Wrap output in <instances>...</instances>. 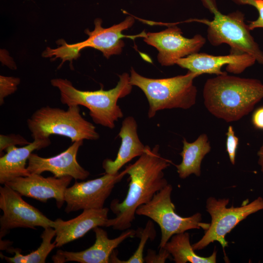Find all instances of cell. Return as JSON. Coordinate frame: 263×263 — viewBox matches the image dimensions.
Listing matches in <instances>:
<instances>
[{
  "mask_svg": "<svg viewBox=\"0 0 263 263\" xmlns=\"http://www.w3.org/2000/svg\"><path fill=\"white\" fill-rule=\"evenodd\" d=\"M56 236V231L52 227L44 228L41 235L42 239L40 246L30 253L23 255L21 254V249L18 248L8 249L15 255L12 257H9L0 254L1 258H4L10 263H44L46 259L51 251L56 247V242L51 243L53 238Z\"/></svg>",
  "mask_w": 263,
  "mask_h": 263,
  "instance_id": "7402d4cb",
  "label": "cell"
},
{
  "mask_svg": "<svg viewBox=\"0 0 263 263\" xmlns=\"http://www.w3.org/2000/svg\"><path fill=\"white\" fill-rule=\"evenodd\" d=\"M130 80L129 74L124 73L119 76V81L114 88L109 90L101 88L94 91L79 90L66 79L54 78L51 83L59 90L60 102L63 104L84 106L89 109L94 123L113 129L115 122L123 116L117 103L119 99L131 93L132 85Z\"/></svg>",
  "mask_w": 263,
  "mask_h": 263,
  "instance_id": "3957f363",
  "label": "cell"
},
{
  "mask_svg": "<svg viewBox=\"0 0 263 263\" xmlns=\"http://www.w3.org/2000/svg\"><path fill=\"white\" fill-rule=\"evenodd\" d=\"M203 97L205 107L212 115L227 122L236 121L263 99V83L226 73L206 81Z\"/></svg>",
  "mask_w": 263,
  "mask_h": 263,
  "instance_id": "7a4b0ae2",
  "label": "cell"
},
{
  "mask_svg": "<svg viewBox=\"0 0 263 263\" xmlns=\"http://www.w3.org/2000/svg\"><path fill=\"white\" fill-rule=\"evenodd\" d=\"M182 34L181 29L173 24L160 32L144 33L142 37L147 44L157 50L160 64L169 66L176 64L180 58L198 52L206 43L201 35L187 38Z\"/></svg>",
  "mask_w": 263,
  "mask_h": 263,
  "instance_id": "8fae6325",
  "label": "cell"
},
{
  "mask_svg": "<svg viewBox=\"0 0 263 263\" xmlns=\"http://www.w3.org/2000/svg\"><path fill=\"white\" fill-rule=\"evenodd\" d=\"M251 121L255 128L263 130V106L259 107L254 112Z\"/></svg>",
  "mask_w": 263,
  "mask_h": 263,
  "instance_id": "f1b7e54d",
  "label": "cell"
},
{
  "mask_svg": "<svg viewBox=\"0 0 263 263\" xmlns=\"http://www.w3.org/2000/svg\"><path fill=\"white\" fill-rule=\"evenodd\" d=\"M83 143V140L74 142L66 150L51 157L44 158L32 153L28 160V171L30 174H38L49 171L57 178L70 176L75 180L86 179L90 173L80 165L76 159Z\"/></svg>",
  "mask_w": 263,
  "mask_h": 263,
  "instance_id": "9a60e30c",
  "label": "cell"
},
{
  "mask_svg": "<svg viewBox=\"0 0 263 263\" xmlns=\"http://www.w3.org/2000/svg\"><path fill=\"white\" fill-rule=\"evenodd\" d=\"M172 255L176 263H215L217 251L214 250L209 257L200 256L194 252L190 244L189 235L183 233L173 235L163 247Z\"/></svg>",
  "mask_w": 263,
  "mask_h": 263,
  "instance_id": "44dd1931",
  "label": "cell"
},
{
  "mask_svg": "<svg viewBox=\"0 0 263 263\" xmlns=\"http://www.w3.org/2000/svg\"><path fill=\"white\" fill-rule=\"evenodd\" d=\"M134 22V18L129 16L120 23L105 28L102 27V19L96 18L94 21V30L91 31L88 29L85 30V34L88 36L85 40L68 44L63 39L58 40L56 43L60 46L53 49L47 47L42 53V56L52 57V60L60 58L62 60L61 66L66 61H70L72 63L74 59L80 56V52L82 49L91 47L101 51L105 57L109 58L111 56L121 53L125 46L123 38L134 37L122 34L123 31L131 27Z\"/></svg>",
  "mask_w": 263,
  "mask_h": 263,
  "instance_id": "52a82bcc",
  "label": "cell"
},
{
  "mask_svg": "<svg viewBox=\"0 0 263 263\" xmlns=\"http://www.w3.org/2000/svg\"><path fill=\"white\" fill-rule=\"evenodd\" d=\"M73 178L70 176L57 178L44 177L40 174H30L27 176L15 178L6 182L7 185L21 196L46 203L54 198L56 206L60 208L64 204L66 189Z\"/></svg>",
  "mask_w": 263,
  "mask_h": 263,
  "instance_id": "4fadbf2b",
  "label": "cell"
},
{
  "mask_svg": "<svg viewBox=\"0 0 263 263\" xmlns=\"http://www.w3.org/2000/svg\"><path fill=\"white\" fill-rule=\"evenodd\" d=\"M29 142L25 138L19 134H10L8 135H0V152L5 150L9 147L20 145L25 146Z\"/></svg>",
  "mask_w": 263,
  "mask_h": 263,
  "instance_id": "484cf974",
  "label": "cell"
},
{
  "mask_svg": "<svg viewBox=\"0 0 263 263\" xmlns=\"http://www.w3.org/2000/svg\"><path fill=\"white\" fill-rule=\"evenodd\" d=\"M137 124L131 116L126 117L122 123L119 132L121 144L114 160H104L102 167L106 173L114 174L126 164L136 157L140 156L146 151V146L141 142L137 133Z\"/></svg>",
  "mask_w": 263,
  "mask_h": 263,
  "instance_id": "ac0fdd59",
  "label": "cell"
},
{
  "mask_svg": "<svg viewBox=\"0 0 263 263\" xmlns=\"http://www.w3.org/2000/svg\"><path fill=\"white\" fill-rule=\"evenodd\" d=\"M20 80L19 77L0 76V105L4 103V98L14 93L18 89Z\"/></svg>",
  "mask_w": 263,
  "mask_h": 263,
  "instance_id": "cb8c5ba5",
  "label": "cell"
},
{
  "mask_svg": "<svg viewBox=\"0 0 263 263\" xmlns=\"http://www.w3.org/2000/svg\"><path fill=\"white\" fill-rule=\"evenodd\" d=\"M125 169L114 174L103 176L85 182H75L67 188L64 194L67 213L79 210L100 209L104 207L106 199L115 185L126 175Z\"/></svg>",
  "mask_w": 263,
  "mask_h": 263,
  "instance_id": "7c38bea8",
  "label": "cell"
},
{
  "mask_svg": "<svg viewBox=\"0 0 263 263\" xmlns=\"http://www.w3.org/2000/svg\"><path fill=\"white\" fill-rule=\"evenodd\" d=\"M95 235L94 244L89 248L80 252H70L58 250L52 257L54 263L76 262L80 263H108L113 250L124 240L137 235V230L128 229L118 237L111 239L107 232L100 227L93 229Z\"/></svg>",
  "mask_w": 263,
  "mask_h": 263,
  "instance_id": "2e32d148",
  "label": "cell"
},
{
  "mask_svg": "<svg viewBox=\"0 0 263 263\" xmlns=\"http://www.w3.org/2000/svg\"><path fill=\"white\" fill-rule=\"evenodd\" d=\"M109 210L107 207L84 209L78 216L68 221L56 219L54 226L56 247H61L81 238L95 227L105 226L109 219Z\"/></svg>",
  "mask_w": 263,
  "mask_h": 263,
  "instance_id": "e0dca14e",
  "label": "cell"
},
{
  "mask_svg": "<svg viewBox=\"0 0 263 263\" xmlns=\"http://www.w3.org/2000/svg\"><path fill=\"white\" fill-rule=\"evenodd\" d=\"M214 15L213 19H192L207 26V37L213 46L225 43L230 47V52L247 54L263 65V52L250 34L248 24L244 22V15L239 11L225 15L217 8L213 0H202Z\"/></svg>",
  "mask_w": 263,
  "mask_h": 263,
  "instance_id": "8992f818",
  "label": "cell"
},
{
  "mask_svg": "<svg viewBox=\"0 0 263 263\" xmlns=\"http://www.w3.org/2000/svg\"><path fill=\"white\" fill-rule=\"evenodd\" d=\"M172 191V186L168 184L157 192L150 202L139 207L136 211V214L150 218L160 226L161 237L159 249L162 248L175 234L192 229L202 228L206 230L210 225L201 222L202 215L200 213L188 217L177 214L171 199Z\"/></svg>",
  "mask_w": 263,
  "mask_h": 263,
  "instance_id": "ba28073f",
  "label": "cell"
},
{
  "mask_svg": "<svg viewBox=\"0 0 263 263\" xmlns=\"http://www.w3.org/2000/svg\"><path fill=\"white\" fill-rule=\"evenodd\" d=\"M170 163L161 155L158 145L152 149L146 146L145 152L125 169L130 179L127 194L121 202L117 199L111 202L110 208L115 217L108 219L105 226L121 231L129 229L137 208L150 202L168 184L164 170Z\"/></svg>",
  "mask_w": 263,
  "mask_h": 263,
  "instance_id": "6da1fadb",
  "label": "cell"
},
{
  "mask_svg": "<svg viewBox=\"0 0 263 263\" xmlns=\"http://www.w3.org/2000/svg\"><path fill=\"white\" fill-rule=\"evenodd\" d=\"M183 143V150L180 153L182 161L175 165L179 176L181 179H185L192 174L199 176L202 160L211 150L208 137L203 133L193 142H188L184 139Z\"/></svg>",
  "mask_w": 263,
  "mask_h": 263,
  "instance_id": "ffe728a7",
  "label": "cell"
},
{
  "mask_svg": "<svg viewBox=\"0 0 263 263\" xmlns=\"http://www.w3.org/2000/svg\"><path fill=\"white\" fill-rule=\"evenodd\" d=\"M238 4L249 5L254 7L258 11V18L255 20L249 22L248 24L249 30L263 28V0H232Z\"/></svg>",
  "mask_w": 263,
  "mask_h": 263,
  "instance_id": "d4e9b609",
  "label": "cell"
},
{
  "mask_svg": "<svg viewBox=\"0 0 263 263\" xmlns=\"http://www.w3.org/2000/svg\"><path fill=\"white\" fill-rule=\"evenodd\" d=\"M34 139L56 134L69 138L72 142L97 140L100 136L95 126L82 117L79 106H68L65 111L49 106L36 111L27 120Z\"/></svg>",
  "mask_w": 263,
  "mask_h": 263,
  "instance_id": "5b68a950",
  "label": "cell"
},
{
  "mask_svg": "<svg viewBox=\"0 0 263 263\" xmlns=\"http://www.w3.org/2000/svg\"><path fill=\"white\" fill-rule=\"evenodd\" d=\"M256 61L253 56L247 54L230 52L227 55L214 56L197 52L178 59L176 64L199 75L203 74L218 75L226 73L221 70L225 65H227V72L239 74L254 65Z\"/></svg>",
  "mask_w": 263,
  "mask_h": 263,
  "instance_id": "5bb4252c",
  "label": "cell"
},
{
  "mask_svg": "<svg viewBox=\"0 0 263 263\" xmlns=\"http://www.w3.org/2000/svg\"><path fill=\"white\" fill-rule=\"evenodd\" d=\"M257 155L258 157V163L260 166L261 170L263 177V143L257 152Z\"/></svg>",
  "mask_w": 263,
  "mask_h": 263,
  "instance_id": "f546056e",
  "label": "cell"
},
{
  "mask_svg": "<svg viewBox=\"0 0 263 263\" xmlns=\"http://www.w3.org/2000/svg\"><path fill=\"white\" fill-rule=\"evenodd\" d=\"M51 143L49 138L36 139L22 147L7 148L6 153L0 158V183L4 185L15 178L29 175L26 165L30 155L33 151L47 147Z\"/></svg>",
  "mask_w": 263,
  "mask_h": 263,
  "instance_id": "d6986e66",
  "label": "cell"
},
{
  "mask_svg": "<svg viewBox=\"0 0 263 263\" xmlns=\"http://www.w3.org/2000/svg\"><path fill=\"white\" fill-rule=\"evenodd\" d=\"M130 82L139 88L149 104L148 117H154L157 111L164 109H188L195 105L197 89L193 80L199 75L188 71L184 75L154 79L143 76L133 68L131 69Z\"/></svg>",
  "mask_w": 263,
  "mask_h": 263,
  "instance_id": "277c9868",
  "label": "cell"
},
{
  "mask_svg": "<svg viewBox=\"0 0 263 263\" xmlns=\"http://www.w3.org/2000/svg\"><path fill=\"white\" fill-rule=\"evenodd\" d=\"M0 208L3 211L0 218V239L15 228H54V221L25 202L19 193L6 184L0 187Z\"/></svg>",
  "mask_w": 263,
  "mask_h": 263,
  "instance_id": "30bf717a",
  "label": "cell"
},
{
  "mask_svg": "<svg viewBox=\"0 0 263 263\" xmlns=\"http://www.w3.org/2000/svg\"><path fill=\"white\" fill-rule=\"evenodd\" d=\"M229 201L228 199H217L213 197L207 200L206 210L211 216V221L202 238L192 245L194 250L203 249L215 241L224 249L228 245L225 238L226 234L247 216L263 209L262 197L238 207H227Z\"/></svg>",
  "mask_w": 263,
  "mask_h": 263,
  "instance_id": "9c48e42d",
  "label": "cell"
},
{
  "mask_svg": "<svg viewBox=\"0 0 263 263\" xmlns=\"http://www.w3.org/2000/svg\"><path fill=\"white\" fill-rule=\"evenodd\" d=\"M140 241L135 252L131 257L126 261L119 260L116 256L115 250L111 255L109 259V263H144L143 258V251L145 244L149 239L153 240L156 236V232L154 229L153 223L149 221L145 227L139 233Z\"/></svg>",
  "mask_w": 263,
  "mask_h": 263,
  "instance_id": "603a6c76",
  "label": "cell"
},
{
  "mask_svg": "<svg viewBox=\"0 0 263 263\" xmlns=\"http://www.w3.org/2000/svg\"><path fill=\"white\" fill-rule=\"evenodd\" d=\"M226 134V148L230 162L235 164L236 152L238 145L239 139L235 135L233 128L229 126Z\"/></svg>",
  "mask_w": 263,
  "mask_h": 263,
  "instance_id": "4316f807",
  "label": "cell"
},
{
  "mask_svg": "<svg viewBox=\"0 0 263 263\" xmlns=\"http://www.w3.org/2000/svg\"><path fill=\"white\" fill-rule=\"evenodd\" d=\"M169 255V252L163 248L159 249L158 254L155 251L149 249L147 255L144 258V262L147 263H165Z\"/></svg>",
  "mask_w": 263,
  "mask_h": 263,
  "instance_id": "83f0119b",
  "label": "cell"
}]
</instances>
